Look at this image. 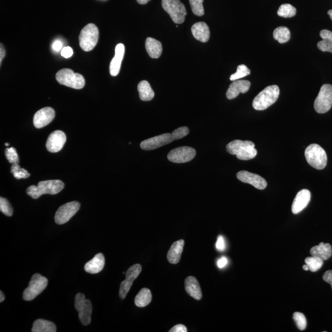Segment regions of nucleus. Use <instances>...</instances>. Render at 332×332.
<instances>
[{"label": "nucleus", "mask_w": 332, "mask_h": 332, "mask_svg": "<svg viewBox=\"0 0 332 332\" xmlns=\"http://www.w3.org/2000/svg\"><path fill=\"white\" fill-rule=\"evenodd\" d=\"M0 210L5 215L12 216L13 214V209L8 199L4 197H0Z\"/></svg>", "instance_id": "nucleus-38"}, {"label": "nucleus", "mask_w": 332, "mask_h": 332, "mask_svg": "<svg viewBox=\"0 0 332 332\" xmlns=\"http://www.w3.org/2000/svg\"><path fill=\"white\" fill-rule=\"evenodd\" d=\"M56 78L60 84L73 89H81L85 85L83 76L80 74L74 73L73 70L68 68L59 70L56 74Z\"/></svg>", "instance_id": "nucleus-6"}, {"label": "nucleus", "mask_w": 332, "mask_h": 332, "mask_svg": "<svg viewBox=\"0 0 332 332\" xmlns=\"http://www.w3.org/2000/svg\"><path fill=\"white\" fill-rule=\"evenodd\" d=\"M137 89H138L140 98L143 101L152 100L155 97V92L147 81L144 80L140 82Z\"/></svg>", "instance_id": "nucleus-28"}, {"label": "nucleus", "mask_w": 332, "mask_h": 332, "mask_svg": "<svg viewBox=\"0 0 332 332\" xmlns=\"http://www.w3.org/2000/svg\"><path fill=\"white\" fill-rule=\"evenodd\" d=\"M296 325L300 330H304L306 327L307 321L305 316L301 312H296L293 315Z\"/></svg>", "instance_id": "nucleus-37"}, {"label": "nucleus", "mask_w": 332, "mask_h": 332, "mask_svg": "<svg viewBox=\"0 0 332 332\" xmlns=\"http://www.w3.org/2000/svg\"><path fill=\"white\" fill-rule=\"evenodd\" d=\"M312 256L320 258L325 260L330 259L332 254V249L330 244L321 243L319 245L313 247L310 251Z\"/></svg>", "instance_id": "nucleus-25"}, {"label": "nucleus", "mask_w": 332, "mask_h": 332, "mask_svg": "<svg viewBox=\"0 0 332 332\" xmlns=\"http://www.w3.org/2000/svg\"><path fill=\"white\" fill-rule=\"evenodd\" d=\"M322 40L317 43V48L321 51L332 53V32L328 30H322L320 32Z\"/></svg>", "instance_id": "nucleus-26"}, {"label": "nucleus", "mask_w": 332, "mask_h": 332, "mask_svg": "<svg viewBox=\"0 0 332 332\" xmlns=\"http://www.w3.org/2000/svg\"><path fill=\"white\" fill-rule=\"evenodd\" d=\"M304 262L308 266L309 271L312 272H316L322 267L323 260L320 259V258L312 256L306 258Z\"/></svg>", "instance_id": "nucleus-32"}, {"label": "nucleus", "mask_w": 332, "mask_h": 332, "mask_svg": "<svg viewBox=\"0 0 332 332\" xmlns=\"http://www.w3.org/2000/svg\"><path fill=\"white\" fill-rule=\"evenodd\" d=\"M48 280L39 273L32 276L29 287L25 289L23 298L25 301H32L43 292L47 287Z\"/></svg>", "instance_id": "nucleus-7"}, {"label": "nucleus", "mask_w": 332, "mask_h": 332, "mask_svg": "<svg viewBox=\"0 0 332 332\" xmlns=\"http://www.w3.org/2000/svg\"><path fill=\"white\" fill-rule=\"evenodd\" d=\"M5 55H6V51H5L4 45L1 44V48H0V64H1L2 63V60L4 59Z\"/></svg>", "instance_id": "nucleus-48"}, {"label": "nucleus", "mask_w": 332, "mask_h": 332, "mask_svg": "<svg viewBox=\"0 0 332 332\" xmlns=\"http://www.w3.org/2000/svg\"><path fill=\"white\" fill-rule=\"evenodd\" d=\"M192 12L194 15L202 16L204 15V9L203 7L204 0H189Z\"/></svg>", "instance_id": "nucleus-36"}, {"label": "nucleus", "mask_w": 332, "mask_h": 332, "mask_svg": "<svg viewBox=\"0 0 332 332\" xmlns=\"http://www.w3.org/2000/svg\"><path fill=\"white\" fill-rule=\"evenodd\" d=\"M142 271V267L141 265L136 264L132 266L128 269L126 273V279L128 281L134 282V281L139 276Z\"/></svg>", "instance_id": "nucleus-33"}, {"label": "nucleus", "mask_w": 332, "mask_h": 332, "mask_svg": "<svg viewBox=\"0 0 332 332\" xmlns=\"http://www.w3.org/2000/svg\"><path fill=\"white\" fill-rule=\"evenodd\" d=\"M145 48L150 57L153 59H158L163 52V46L161 42L151 37L147 38Z\"/></svg>", "instance_id": "nucleus-24"}, {"label": "nucleus", "mask_w": 332, "mask_h": 332, "mask_svg": "<svg viewBox=\"0 0 332 332\" xmlns=\"http://www.w3.org/2000/svg\"><path fill=\"white\" fill-rule=\"evenodd\" d=\"M189 133H190V130L186 126L178 128L172 133V139L174 141H177V140L182 139L184 137L187 136Z\"/></svg>", "instance_id": "nucleus-40"}, {"label": "nucleus", "mask_w": 332, "mask_h": 332, "mask_svg": "<svg viewBox=\"0 0 332 332\" xmlns=\"http://www.w3.org/2000/svg\"><path fill=\"white\" fill-rule=\"evenodd\" d=\"M55 111L51 107H45L38 110L34 115V125L36 128L41 129L48 125L54 119Z\"/></svg>", "instance_id": "nucleus-16"}, {"label": "nucleus", "mask_w": 332, "mask_h": 332, "mask_svg": "<svg viewBox=\"0 0 332 332\" xmlns=\"http://www.w3.org/2000/svg\"><path fill=\"white\" fill-rule=\"evenodd\" d=\"M98 36V30L94 24H89L81 30L79 35V46L83 51H92L97 45Z\"/></svg>", "instance_id": "nucleus-5"}, {"label": "nucleus", "mask_w": 332, "mask_h": 332, "mask_svg": "<svg viewBox=\"0 0 332 332\" xmlns=\"http://www.w3.org/2000/svg\"><path fill=\"white\" fill-rule=\"evenodd\" d=\"M280 90L277 85L266 87L255 97L252 106L258 111L265 110L278 99Z\"/></svg>", "instance_id": "nucleus-3"}, {"label": "nucleus", "mask_w": 332, "mask_h": 332, "mask_svg": "<svg viewBox=\"0 0 332 332\" xmlns=\"http://www.w3.org/2000/svg\"><path fill=\"white\" fill-rule=\"evenodd\" d=\"M237 176L241 182L251 184L259 190H262L267 188V181L259 175L248 171H241L238 172Z\"/></svg>", "instance_id": "nucleus-15"}, {"label": "nucleus", "mask_w": 332, "mask_h": 332, "mask_svg": "<svg viewBox=\"0 0 332 332\" xmlns=\"http://www.w3.org/2000/svg\"><path fill=\"white\" fill-rule=\"evenodd\" d=\"M64 183L59 180L42 181L38 183V186H30L26 192L33 199H37L43 194L54 195L59 193L64 188Z\"/></svg>", "instance_id": "nucleus-2"}, {"label": "nucleus", "mask_w": 332, "mask_h": 332, "mask_svg": "<svg viewBox=\"0 0 332 332\" xmlns=\"http://www.w3.org/2000/svg\"><path fill=\"white\" fill-rule=\"evenodd\" d=\"M251 82L248 80H236L230 85L227 92V97L230 100L237 98L240 93L245 94L251 87Z\"/></svg>", "instance_id": "nucleus-17"}, {"label": "nucleus", "mask_w": 332, "mask_h": 332, "mask_svg": "<svg viewBox=\"0 0 332 332\" xmlns=\"http://www.w3.org/2000/svg\"><path fill=\"white\" fill-rule=\"evenodd\" d=\"M152 300V295L150 289L147 288L140 290L138 294L135 298V304L137 306L143 307L147 306L151 303Z\"/></svg>", "instance_id": "nucleus-29"}, {"label": "nucleus", "mask_w": 332, "mask_h": 332, "mask_svg": "<svg viewBox=\"0 0 332 332\" xmlns=\"http://www.w3.org/2000/svg\"><path fill=\"white\" fill-rule=\"evenodd\" d=\"M185 288L189 295L196 300H201L202 295L201 287L194 277L189 276L185 279Z\"/></svg>", "instance_id": "nucleus-22"}, {"label": "nucleus", "mask_w": 332, "mask_h": 332, "mask_svg": "<svg viewBox=\"0 0 332 332\" xmlns=\"http://www.w3.org/2000/svg\"><path fill=\"white\" fill-rule=\"evenodd\" d=\"M311 199V193L308 190L303 189L298 192L293 200L292 211L293 213L297 214L306 208Z\"/></svg>", "instance_id": "nucleus-18"}, {"label": "nucleus", "mask_w": 332, "mask_h": 332, "mask_svg": "<svg viewBox=\"0 0 332 332\" xmlns=\"http://www.w3.org/2000/svg\"><path fill=\"white\" fill-rule=\"evenodd\" d=\"M196 150L190 147H181L172 150L167 155L169 161L174 163H185L193 160Z\"/></svg>", "instance_id": "nucleus-12"}, {"label": "nucleus", "mask_w": 332, "mask_h": 332, "mask_svg": "<svg viewBox=\"0 0 332 332\" xmlns=\"http://www.w3.org/2000/svg\"><path fill=\"white\" fill-rule=\"evenodd\" d=\"M307 162L314 169H324L327 163V156L325 150L320 145L311 144L309 145L304 152Z\"/></svg>", "instance_id": "nucleus-4"}, {"label": "nucleus", "mask_w": 332, "mask_h": 332, "mask_svg": "<svg viewBox=\"0 0 332 332\" xmlns=\"http://www.w3.org/2000/svg\"><path fill=\"white\" fill-rule=\"evenodd\" d=\"M227 152L233 155L237 156L239 160L242 161L251 160L257 155V151L255 149L253 142L249 141H243L235 140L227 145Z\"/></svg>", "instance_id": "nucleus-1"}, {"label": "nucleus", "mask_w": 332, "mask_h": 332, "mask_svg": "<svg viewBox=\"0 0 332 332\" xmlns=\"http://www.w3.org/2000/svg\"><path fill=\"white\" fill-rule=\"evenodd\" d=\"M185 242L182 240L173 243L167 253V260L171 264H177L179 262L182 255Z\"/></svg>", "instance_id": "nucleus-23"}, {"label": "nucleus", "mask_w": 332, "mask_h": 332, "mask_svg": "<svg viewBox=\"0 0 332 332\" xmlns=\"http://www.w3.org/2000/svg\"><path fill=\"white\" fill-rule=\"evenodd\" d=\"M332 106V86L323 85L314 103L315 110L318 114H323L330 110Z\"/></svg>", "instance_id": "nucleus-9"}, {"label": "nucleus", "mask_w": 332, "mask_h": 332, "mask_svg": "<svg viewBox=\"0 0 332 332\" xmlns=\"http://www.w3.org/2000/svg\"><path fill=\"white\" fill-rule=\"evenodd\" d=\"M56 325L51 321L39 319L36 320L33 324L32 332H56Z\"/></svg>", "instance_id": "nucleus-27"}, {"label": "nucleus", "mask_w": 332, "mask_h": 332, "mask_svg": "<svg viewBox=\"0 0 332 332\" xmlns=\"http://www.w3.org/2000/svg\"><path fill=\"white\" fill-rule=\"evenodd\" d=\"M191 32L197 40L202 43H206L210 38V30L206 24L199 22L194 24L191 27Z\"/></svg>", "instance_id": "nucleus-20"}, {"label": "nucleus", "mask_w": 332, "mask_h": 332, "mask_svg": "<svg viewBox=\"0 0 332 332\" xmlns=\"http://www.w3.org/2000/svg\"><path fill=\"white\" fill-rule=\"evenodd\" d=\"M297 14V10L290 4L282 5L278 11V15L280 17L285 18H292Z\"/></svg>", "instance_id": "nucleus-31"}, {"label": "nucleus", "mask_w": 332, "mask_h": 332, "mask_svg": "<svg viewBox=\"0 0 332 332\" xmlns=\"http://www.w3.org/2000/svg\"><path fill=\"white\" fill-rule=\"evenodd\" d=\"M62 47L63 44L59 40L56 41V42L53 44V46H52V48H53V50L56 52L61 51L63 48Z\"/></svg>", "instance_id": "nucleus-46"}, {"label": "nucleus", "mask_w": 332, "mask_h": 332, "mask_svg": "<svg viewBox=\"0 0 332 332\" xmlns=\"http://www.w3.org/2000/svg\"><path fill=\"white\" fill-rule=\"evenodd\" d=\"M323 281L327 282L329 284H330L332 289V270L326 271V272L323 274Z\"/></svg>", "instance_id": "nucleus-44"}, {"label": "nucleus", "mask_w": 332, "mask_h": 332, "mask_svg": "<svg viewBox=\"0 0 332 332\" xmlns=\"http://www.w3.org/2000/svg\"><path fill=\"white\" fill-rule=\"evenodd\" d=\"M105 260L103 254L98 253L90 261L86 263L84 270L90 274H97L103 270L105 266Z\"/></svg>", "instance_id": "nucleus-21"}, {"label": "nucleus", "mask_w": 332, "mask_h": 332, "mask_svg": "<svg viewBox=\"0 0 332 332\" xmlns=\"http://www.w3.org/2000/svg\"><path fill=\"white\" fill-rule=\"evenodd\" d=\"M328 15L330 16L331 20L332 21V10H329L328 12Z\"/></svg>", "instance_id": "nucleus-52"}, {"label": "nucleus", "mask_w": 332, "mask_h": 332, "mask_svg": "<svg viewBox=\"0 0 332 332\" xmlns=\"http://www.w3.org/2000/svg\"><path fill=\"white\" fill-rule=\"evenodd\" d=\"M174 141L172 134L166 133L155 136L141 142V149L150 151L158 149Z\"/></svg>", "instance_id": "nucleus-13"}, {"label": "nucleus", "mask_w": 332, "mask_h": 332, "mask_svg": "<svg viewBox=\"0 0 332 332\" xmlns=\"http://www.w3.org/2000/svg\"><path fill=\"white\" fill-rule=\"evenodd\" d=\"M5 153L7 160L11 164H19V156L17 151H16L15 148H7L6 150H5Z\"/></svg>", "instance_id": "nucleus-39"}, {"label": "nucleus", "mask_w": 332, "mask_h": 332, "mask_svg": "<svg viewBox=\"0 0 332 332\" xmlns=\"http://www.w3.org/2000/svg\"><path fill=\"white\" fill-rule=\"evenodd\" d=\"M67 137L64 132L56 131L52 133L48 137L46 142V149L51 153L60 152L64 147Z\"/></svg>", "instance_id": "nucleus-14"}, {"label": "nucleus", "mask_w": 332, "mask_h": 332, "mask_svg": "<svg viewBox=\"0 0 332 332\" xmlns=\"http://www.w3.org/2000/svg\"><path fill=\"white\" fill-rule=\"evenodd\" d=\"M162 7L175 24L184 23L186 16L185 6L180 0H162Z\"/></svg>", "instance_id": "nucleus-8"}, {"label": "nucleus", "mask_w": 332, "mask_h": 332, "mask_svg": "<svg viewBox=\"0 0 332 332\" xmlns=\"http://www.w3.org/2000/svg\"><path fill=\"white\" fill-rule=\"evenodd\" d=\"M5 146H7V147L9 146V145H10V144H8V143H6V144H5Z\"/></svg>", "instance_id": "nucleus-53"}, {"label": "nucleus", "mask_w": 332, "mask_h": 332, "mask_svg": "<svg viewBox=\"0 0 332 332\" xmlns=\"http://www.w3.org/2000/svg\"><path fill=\"white\" fill-rule=\"evenodd\" d=\"M73 54V49L70 46H66V47L63 48L61 50V56L65 57V58H69V57L72 56Z\"/></svg>", "instance_id": "nucleus-43"}, {"label": "nucleus", "mask_w": 332, "mask_h": 332, "mask_svg": "<svg viewBox=\"0 0 332 332\" xmlns=\"http://www.w3.org/2000/svg\"><path fill=\"white\" fill-rule=\"evenodd\" d=\"M170 332H186L187 328L183 324H177L173 326V327L169 330Z\"/></svg>", "instance_id": "nucleus-45"}, {"label": "nucleus", "mask_w": 332, "mask_h": 332, "mask_svg": "<svg viewBox=\"0 0 332 332\" xmlns=\"http://www.w3.org/2000/svg\"><path fill=\"white\" fill-rule=\"evenodd\" d=\"M251 74V70L244 64L239 65L237 72L230 76V79L232 81L238 80Z\"/></svg>", "instance_id": "nucleus-34"}, {"label": "nucleus", "mask_w": 332, "mask_h": 332, "mask_svg": "<svg viewBox=\"0 0 332 332\" xmlns=\"http://www.w3.org/2000/svg\"><path fill=\"white\" fill-rule=\"evenodd\" d=\"M11 172H12L14 177L18 180L22 179V178H27L30 176L28 171L25 169L21 168L18 164H13L12 168H11Z\"/></svg>", "instance_id": "nucleus-35"}, {"label": "nucleus", "mask_w": 332, "mask_h": 332, "mask_svg": "<svg viewBox=\"0 0 332 332\" xmlns=\"http://www.w3.org/2000/svg\"><path fill=\"white\" fill-rule=\"evenodd\" d=\"M273 37L279 43H287L290 39V30L285 27H279L274 30Z\"/></svg>", "instance_id": "nucleus-30"}, {"label": "nucleus", "mask_w": 332, "mask_h": 332, "mask_svg": "<svg viewBox=\"0 0 332 332\" xmlns=\"http://www.w3.org/2000/svg\"><path fill=\"white\" fill-rule=\"evenodd\" d=\"M303 269L304 271H308L309 270L308 266L306 264L305 265H303Z\"/></svg>", "instance_id": "nucleus-51"}, {"label": "nucleus", "mask_w": 332, "mask_h": 332, "mask_svg": "<svg viewBox=\"0 0 332 332\" xmlns=\"http://www.w3.org/2000/svg\"><path fill=\"white\" fill-rule=\"evenodd\" d=\"M125 52V47L123 44L120 43L116 46L115 57L109 65V73L112 76H117L119 75Z\"/></svg>", "instance_id": "nucleus-19"}, {"label": "nucleus", "mask_w": 332, "mask_h": 332, "mask_svg": "<svg viewBox=\"0 0 332 332\" xmlns=\"http://www.w3.org/2000/svg\"><path fill=\"white\" fill-rule=\"evenodd\" d=\"M75 307L78 312L79 319L82 324L85 326L89 325L92 312L90 301L86 299L83 293H79L75 297Z\"/></svg>", "instance_id": "nucleus-10"}, {"label": "nucleus", "mask_w": 332, "mask_h": 332, "mask_svg": "<svg viewBox=\"0 0 332 332\" xmlns=\"http://www.w3.org/2000/svg\"><path fill=\"white\" fill-rule=\"evenodd\" d=\"M80 203L72 201L60 206L55 215V222L58 225L67 223L77 213L80 208Z\"/></svg>", "instance_id": "nucleus-11"}, {"label": "nucleus", "mask_w": 332, "mask_h": 332, "mask_svg": "<svg viewBox=\"0 0 332 332\" xmlns=\"http://www.w3.org/2000/svg\"><path fill=\"white\" fill-rule=\"evenodd\" d=\"M133 282L128 281L125 279L121 283L120 289V297L122 299H125L129 291L130 290Z\"/></svg>", "instance_id": "nucleus-41"}, {"label": "nucleus", "mask_w": 332, "mask_h": 332, "mask_svg": "<svg viewBox=\"0 0 332 332\" xmlns=\"http://www.w3.org/2000/svg\"><path fill=\"white\" fill-rule=\"evenodd\" d=\"M216 249L218 250V251H224L226 250V242H225V240L222 236H219L216 241L215 244Z\"/></svg>", "instance_id": "nucleus-42"}, {"label": "nucleus", "mask_w": 332, "mask_h": 332, "mask_svg": "<svg viewBox=\"0 0 332 332\" xmlns=\"http://www.w3.org/2000/svg\"><path fill=\"white\" fill-rule=\"evenodd\" d=\"M228 264V259L226 257H222L218 260L217 266L219 268H224Z\"/></svg>", "instance_id": "nucleus-47"}, {"label": "nucleus", "mask_w": 332, "mask_h": 332, "mask_svg": "<svg viewBox=\"0 0 332 332\" xmlns=\"http://www.w3.org/2000/svg\"><path fill=\"white\" fill-rule=\"evenodd\" d=\"M151 0H137V2L141 5H146L149 3Z\"/></svg>", "instance_id": "nucleus-49"}, {"label": "nucleus", "mask_w": 332, "mask_h": 332, "mask_svg": "<svg viewBox=\"0 0 332 332\" xmlns=\"http://www.w3.org/2000/svg\"><path fill=\"white\" fill-rule=\"evenodd\" d=\"M5 296L4 293L2 292V291H1V292H0V302L2 303L3 301L5 300Z\"/></svg>", "instance_id": "nucleus-50"}]
</instances>
